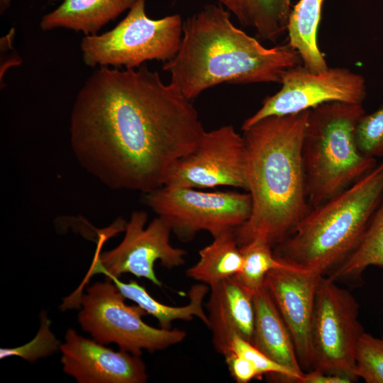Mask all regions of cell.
Masks as SVG:
<instances>
[{"label":"cell","mask_w":383,"mask_h":383,"mask_svg":"<svg viewBox=\"0 0 383 383\" xmlns=\"http://www.w3.org/2000/svg\"><path fill=\"white\" fill-rule=\"evenodd\" d=\"M77 161L114 189L150 192L206 131L197 111L145 66H101L79 91L70 116Z\"/></svg>","instance_id":"6da1fadb"},{"label":"cell","mask_w":383,"mask_h":383,"mask_svg":"<svg viewBox=\"0 0 383 383\" xmlns=\"http://www.w3.org/2000/svg\"><path fill=\"white\" fill-rule=\"evenodd\" d=\"M308 114L271 116L243 130L252 211L233 231L239 246L260 239L275 247L311 209L301 159Z\"/></svg>","instance_id":"7a4b0ae2"},{"label":"cell","mask_w":383,"mask_h":383,"mask_svg":"<svg viewBox=\"0 0 383 383\" xmlns=\"http://www.w3.org/2000/svg\"><path fill=\"white\" fill-rule=\"evenodd\" d=\"M222 4H209L183 22L175 57L163 70L187 99L222 83H281L290 69L301 65L289 44L264 47L237 28Z\"/></svg>","instance_id":"3957f363"},{"label":"cell","mask_w":383,"mask_h":383,"mask_svg":"<svg viewBox=\"0 0 383 383\" xmlns=\"http://www.w3.org/2000/svg\"><path fill=\"white\" fill-rule=\"evenodd\" d=\"M383 196V162L343 192L311 208L274 255L296 269L323 275L357 248Z\"/></svg>","instance_id":"277c9868"},{"label":"cell","mask_w":383,"mask_h":383,"mask_svg":"<svg viewBox=\"0 0 383 383\" xmlns=\"http://www.w3.org/2000/svg\"><path fill=\"white\" fill-rule=\"evenodd\" d=\"M362 104L328 102L309 110L301 159L309 204L316 207L343 192L377 165L363 155L355 129Z\"/></svg>","instance_id":"5b68a950"},{"label":"cell","mask_w":383,"mask_h":383,"mask_svg":"<svg viewBox=\"0 0 383 383\" xmlns=\"http://www.w3.org/2000/svg\"><path fill=\"white\" fill-rule=\"evenodd\" d=\"M183 21L179 14L152 19L147 16L145 0H135L126 16L113 29L86 35L80 48L89 67L137 68L148 60L165 62L177 54Z\"/></svg>","instance_id":"8992f818"},{"label":"cell","mask_w":383,"mask_h":383,"mask_svg":"<svg viewBox=\"0 0 383 383\" xmlns=\"http://www.w3.org/2000/svg\"><path fill=\"white\" fill-rule=\"evenodd\" d=\"M114 283L107 279L89 287L81 295L78 321L82 328L95 340L116 344L119 350L140 356L143 350L153 353L182 342L184 331L158 328L144 322L148 313L139 306H129Z\"/></svg>","instance_id":"52a82bcc"},{"label":"cell","mask_w":383,"mask_h":383,"mask_svg":"<svg viewBox=\"0 0 383 383\" xmlns=\"http://www.w3.org/2000/svg\"><path fill=\"white\" fill-rule=\"evenodd\" d=\"M147 220L145 212H133L126 223L122 241L113 249L103 253L101 249L104 242L122 232L123 228L115 221L100 232L88 276L104 274L119 277L129 273L162 287L154 270L155 263L160 261L162 267L169 270L180 267L185 262L187 252L172 246L170 243L172 229L163 218L157 216L145 226Z\"/></svg>","instance_id":"ba28073f"},{"label":"cell","mask_w":383,"mask_h":383,"mask_svg":"<svg viewBox=\"0 0 383 383\" xmlns=\"http://www.w3.org/2000/svg\"><path fill=\"white\" fill-rule=\"evenodd\" d=\"M145 203L183 241L191 240L201 231L213 238L233 232L252 211L248 192H209L189 187L162 186L145 194Z\"/></svg>","instance_id":"9c48e42d"},{"label":"cell","mask_w":383,"mask_h":383,"mask_svg":"<svg viewBox=\"0 0 383 383\" xmlns=\"http://www.w3.org/2000/svg\"><path fill=\"white\" fill-rule=\"evenodd\" d=\"M359 309L350 292L338 287L329 277H321L312 321V370L357 379L355 350L365 332L358 320Z\"/></svg>","instance_id":"30bf717a"},{"label":"cell","mask_w":383,"mask_h":383,"mask_svg":"<svg viewBox=\"0 0 383 383\" xmlns=\"http://www.w3.org/2000/svg\"><path fill=\"white\" fill-rule=\"evenodd\" d=\"M163 186L194 189L228 186L248 192L243 136L231 125L205 131L196 148L174 163Z\"/></svg>","instance_id":"8fae6325"},{"label":"cell","mask_w":383,"mask_h":383,"mask_svg":"<svg viewBox=\"0 0 383 383\" xmlns=\"http://www.w3.org/2000/svg\"><path fill=\"white\" fill-rule=\"evenodd\" d=\"M302 65L284 74L281 89L263 100L261 107L243 122L242 131L268 116L296 113L328 102L363 103L367 92L362 75L343 67L313 72Z\"/></svg>","instance_id":"7c38bea8"},{"label":"cell","mask_w":383,"mask_h":383,"mask_svg":"<svg viewBox=\"0 0 383 383\" xmlns=\"http://www.w3.org/2000/svg\"><path fill=\"white\" fill-rule=\"evenodd\" d=\"M322 275L289 266L270 271L264 285L293 340L302 369H313L312 321L318 284Z\"/></svg>","instance_id":"4fadbf2b"},{"label":"cell","mask_w":383,"mask_h":383,"mask_svg":"<svg viewBox=\"0 0 383 383\" xmlns=\"http://www.w3.org/2000/svg\"><path fill=\"white\" fill-rule=\"evenodd\" d=\"M63 371L79 383H145L148 376L140 356L115 351L69 328L61 343Z\"/></svg>","instance_id":"5bb4252c"},{"label":"cell","mask_w":383,"mask_h":383,"mask_svg":"<svg viewBox=\"0 0 383 383\" xmlns=\"http://www.w3.org/2000/svg\"><path fill=\"white\" fill-rule=\"evenodd\" d=\"M206 309L207 326L218 353L223 357L228 354L235 335L252 343L255 323L253 296L235 277L210 287Z\"/></svg>","instance_id":"9a60e30c"},{"label":"cell","mask_w":383,"mask_h":383,"mask_svg":"<svg viewBox=\"0 0 383 383\" xmlns=\"http://www.w3.org/2000/svg\"><path fill=\"white\" fill-rule=\"evenodd\" d=\"M253 304L255 323L251 343L273 361L294 372L301 379L305 372L299 363L292 338L265 285L254 294Z\"/></svg>","instance_id":"2e32d148"},{"label":"cell","mask_w":383,"mask_h":383,"mask_svg":"<svg viewBox=\"0 0 383 383\" xmlns=\"http://www.w3.org/2000/svg\"><path fill=\"white\" fill-rule=\"evenodd\" d=\"M135 0H64L40 23L43 30L62 28L85 35H96L109 22L133 6Z\"/></svg>","instance_id":"e0dca14e"},{"label":"cell","mask_w":383,"mask_h":383,"mask_svg":"<svg viewBox=\"0 0 383 383\" xmlns=\"http://www.w3.org/2000/svg\"><path fill=\"white\" fill-rule=\"evenodd\" d=\"M119 292L126 299L133 301L142 308L148 314L155 318L161 328L170 329L172 321L177 320L190 321L196 317L208 325V316L203 304L210 287L203 283L193 285L188 292L189 303L181 306H172L164 304L155 299L136 281L124 282L119 277L107 274Z\"/></svg>","instance_id":"ac0fdd59"},{"label":"cell","mask_w":383,"mask_h":383,"mask_svg":"<svg viewBox=\"0 0 383 383\" xmlns=\"http://www.w3.org/2000/svg\"><path fill=\"white\" fill-rule=\"evenodd\" d=\"M324 1L299 0L292 9L287 25L288 44L298 52L303 66L313 72L328 68L318 43Z\"/></svg>","instance_id":"d6986e66"},{"label":"cell","mask_w":383,"mask_h":383,"mask_svg":"<svg viewBox=\"0 0 383 383\" xmlns=\"http://www.w3.org/2000/svg\"><path fill=\"white\" fill-rule=\"evenodd\" d=\"M257 38L275 41L287 31L291 0H218Z\"/></svg>","instance_id":"ffe728a7"},{"label":"cell","mask_w":383,"mask_h":383,"mask_svg":"<svg viewBox=\"0 0 383 383\" xmlns=\"http://www.w3.org/2000/svg\"><path fill=\"white\" fill-rule=\"evenodd\" d=\"M199 255L198 262L187 270L186 274L209 287L235 277L243 267V258L233 232L213 238Z\"/></svg>","instance_id":"44dd1931"},{"label":"cell","mask_w":383,"mask_h":383,"mask_svg":"<svg viewBox=\"0 0 383 383\" xmlns=\"http://www.w3.org/2000/svg\"><path fill=\"white\" fill-rule=\"evenodd\" d=\"M370 265L383 267V196L357 248L340 265L331 270L335 282L357 279Z\"/></svg>","instance_id":"7402d4cb"},{"label":"cell","mask_w":383,"mask_h":383,"mask_svg":"<svg viewBox=\"0 0 383 383\" xmlns=\"http://www.w3.org/2000/svg\"><path fill=\"white\" fill-rule=\"evenodd\" d=\"M240 250L243 263L241 270L235 277L252 296L264 286L270 271L289 267L274 256L272 247L264 240H252L240 246Z\"/></svg>","instance_id":"603a6c76"},{"label":"cell","mask_w":383,"mask_h":383,"mask_svg":"<svg viewBox=\"0 0 383 383\" xmlns=\"http://www.w3.org/2000/svg\"><path fill=\"white\" fill-rule=\"evenodd\" d=\"M355 377L367 383H383V339L364 332L355 350Z\"/></svg>","instance_id":"cb8c5ba5"},{"label":"cell","mask_w":383,"mask_h":383,"mask_svg":"<svg viewBox=\"0 0 383 383\" xmlns=\"http://www.w3.org/2000/svg\"><path fill=\"white\" fill-rule=\"evenodd\" d=\"M50 321L45 311L40 313V326L35 337L28 343L13 348H1L0 359L20 357L31 363L60 350V342L50 331Z\"/></svg>","instance_id":"d4e9b609"},{"label":"cell","mask_w":383,"mask_h":383,"mask_svg":"<svg viewBox=\"0 0 383 383\" xmlns=\"http://www.w3.org/2000/svg\"><path fill=\"white\" fill-rule=\"evenodd\" d=\"M355 141L363 155L383 157V107L360 119L355 129Z\"/></svg>","instance_id":"484cf974"},{"label":"cell","mask_w":383,"mask_h":383,"mask_svg":"<svg viewBox=\"0 0 383 383\" xmlns=\"http://www.w3.org/2000/svg\"><path fill=\"white\" fill-rule=\"evenodd\" d=\"M230 353L251 360L257 368L259 379H261L264 374H272L295 382L299 379V376L294 372L273 361L250 342L238 335L233 338L228 353Z\"/></svg>","instance_id":"4316f807"},{"label":"cell","mask_w":383,"mask_h":383,"mask_svg":"<svg viewBox=\"0 0 383 383\" xmlns=\"http://www.w3.org/2000/svg\"><path fill=\"white\" fill-rule=\"evenodd\" d=\"M224 357L230 374L236 382L248 383L253 379H259L257 368L249 359L233 353Z\"/></svg>","instance_id":"83f0119b"},{"label":"cell","mask_w":383,"mask_h":383,"mask_svg":"<svg viewBox=\"0 0 383 383\" xmlns=\"http://www.w3.org/2000/svg\"><path fill=\"white\" fill-rule=\"evenodd\" d=\"M354 380L350 377L323 372L318 370H311L307 373H304L299 383H350Z\"/></svg>","instance_id":"f1b7e54d"},{"label":"cell","mask_w":383,"mask_h":383,"mask_svg":"<svg viewBox=\"0 0 383 383\" xmlns=\"http://www.w3.org/2000/svg\"><path fill=\"white\" fill-rule=\"evenodd\" d=\"M9 0H1V9H5V6L8 5Z\"/></svg>","instance_id":"f546056e"}]
</instances>
